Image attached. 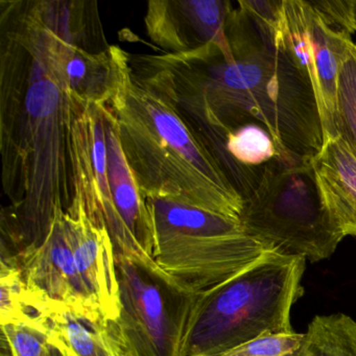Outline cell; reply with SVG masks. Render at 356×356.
Here are the masks:
<instances>
[{"label":"cell","instance_id":"obj_1","mask_svg":"<svg viewBox=\"0 0 356 356\" xmlns=\"http://www.w3.org/2000/svg\"><path fill=\"white\" fill-rule=\"evenodd\" d=\"M236 6L227 26L234 59L207 45L180 55H131L133 72L178 108L216 155L229 133L257 124L272 135L277 159L309 162L324 145L316 97L279 38Z\"/></svg>","mask_w":356,"mask_h":356},{"label":"cell","instance_id":"obj_2","mask_svg":"<svg viewBox=\"0 0 356 356\" xmlns=\"http://www.w3.org/2000/svg\"><path fill=\"white\" fill-rule=\"evenodd\" d=\"M0 26V151L11 202L3 232L22 251L38 245L72 203L74 97L40 1H1Z\"/></svg>","mask_w":356,"mask_h":356},{"label":"cell","instance_id":"obj_3","mask_svg":"<svg viewBox=\"0 0 356 356\" xmlns=\"http://www.w3.org/2000/svg\"><path fill=\"white\" fill-rule=\"evenodd\" d=\"M107 107L145 199L168 200L241 220L245 200L202 135L178 108L133 72L129 54L112 45Z\"/></svg>","mask_w":356,"mask_h":356},{"label":"cell","instance_id":"obj_4","mask_svg":"<svg viewBox=\"0 0 356 356\" xmlns=\"http://www.w3.org/2000/svg\"><path fill=\"white\" fill-rule=\"evenodd\" d=\"M306 262L266 251L224 282L191 293L181 356H218L264 335L295 332L291 309L303 293Z\"/></svg>","mask_w":356,"mask_h":356},{"label":"cell","instance_id":"obj_5","mask_svg":"<svg viewBox=\"0 0 356 356\" xmlns=\"http://www.w3.org/2000/svg\"><path fill=\"white\" fill-rule=\"evenodd\" d=\"M147 200L156 264L183 293L220 284L268 251L245 234L241 220L168 200Z\"/></svg>","mask_w":356,"mask_h":356},{"label":"cell","instance_id":"obj_6","mask_svg":"<svg viewBox=\"0 0 356 356\" xmlns=\"http://www.w3.org/2000/svg\"><path fill=\"white\" fill-rule=\"evenodd\" d=\"M241 224L268 251L312 264L330 258L346 237L318 195L310 161L291 164L276 158L266 164L245 201Z\"/></svg>","mask_w":356,"mask_h":356},{"label":"cell","instance_id":"obj_7","mask_svg":"<svg viewBox=\"0 0 356 356\" xmlns=\"http://www.w3.org/2000/svg\"><path fill=\"white\" fill-rule=\"evenodd\" d=\"M116 264L120 310L107 330L118 356H181L191 293L132 262Z\"/></svg>","mask_w":356,"mask_h":356},{"label":"cell","instance_id":"obj_8","mask_svg":"<svg viewBox=\"0 0 356 356\" xmlns=\"http://www.w3.org/2000/svg\"><path fill=\"white\" fill-rule=\"evenodd\" d=\"M279 40L316 97L324 141L337 136V80L352 38L329 29L309 1L284 0Z\"/></svg>","mask_w":356,"mask_h":356},{"label":"cell","instance_id":"obj_9","mask_svg":"<svg viewBox=\"0 0 356 356\" xmlns=\"http://www.w3.org/2000/svg\"><path fill=\"white\" fill-rule=\"evenodd\" d=\"M65 213L54 220L45 238L16 253L37 314L49 320L58 312L102 318L87 293L74 264ZM105 321V320H104Z\"/></svg>","mask_w":356,"mask_h":356},{"label":"cell","instance_id":"obj_10","mask_svg":"<svg viewBox=\"0 0 356 356\" xmlns=\"http://www.w3.org/2000/svg\"><path fill=\"white\" fill-rule=\"evenodd\" d=\"M232 8L222 0H152L145 18L147 36L164 54L180 55L216 45L226 59L233 60L227 32Z\"/></svg>","mask_w":356,"mask_h":356},{"label":"cell","instance_id":"obj_11","mask_svg":"<svg viewBox=\"0 0 356 356\" xmlns=\"http://www.w3.org/2000/svg\"><path fill=\"white\" fill-rule=\"evenodd\" d=\"M74 264L91 301L106 322L120 310V280L113 243L107 229L93 222L78 200L66 210Z\"/></svg>","mask_w":356,"mask_h":356},{"label":"cell","instance_id":"obj_12","mask_svg":"<svg viewBox=\"0 0 356 356\" xmlns=\"http://www.w3.org/2000/svg\"><path fill=\"white\" fill-rule=\"evenodd\" d=\"M318 195L345 236L356 237V153L343 137L326 139L310 160Z\"/></svg>","mask_w":356,"mask_h":356},{"label":"cell","instance_id":"obj_13","mask_svg":"<svg viewBox=\"0 0 356 356\" xmlns=\"http://www.w3.org/2000/svg\"><path fill=\"white\" fill-rule=\"evenodd\" d=\"M56 34L59 40L60 63L72 97L85 103L107 105L113 79L112 45L106 51H92Z\"/></svg>","mask_w":356,"mask_h":356},{"label":"cell","instance_id":"obj_14","mask_svg":"<svg viewBox=\"0 0 356 356\" xmlns=\"http://www.w3.org/2000/svg\"><path fill=\"white\" fill-rule=\"evenodd\" d=\"M49 320L51 330L67 346L72 356H118L106 321L68 310L55 312Z\"/></svg>","mask_w":356,"mask_h":356},{"label":"cell","instance_id":"obj_15","mask_svg":"<svg viewBox=\"0 0 356 356\" xmlns=\"http://www.w3.org/2000/svg\"><path fill=\"white\" fill-rule=\"evenodd\" d=\"M296 356H356V321L345 314L314 316Z\"/></svg>","mask_w":356,"mask_h":356},{"label":"cell","instance_id":"obj_16","mask_svg":"<svg viewBox=\"0 0 356 356\" xmlns=\"http://www.w3.org/2000/svg\"><path fill=\"white\" fill-rule=\"evenodd\" d=\"M0 323L7 324H38L49 322L35 310L29 293L22 266L15 256L3 255L0 270Z\"/></svg>","mask_w":356,"mask_h":356},{"label":"cell","instance_id":"obj_17","mask_svg":"<svg viewBox=\"0 0 356 356\" xmlns=\"http://www.w3.org/2000/svg\"><path fill=\"white\" fill-rule=\"evenodd\" d=\"M337 134L356 153V43H352L339 68L337 92Z\"/></svg>","mask_w":356,"mask_h":356},{"label":"cell","instance_id":"obj_18","mask_svg":"<svg viewBox=\"0 0 356 356\" xmlns=\"http://www.w3.org/2000/svg\"><path fill=\"white\" fill-rule=\"evenodd\" d=\"M8 356H47L55 334L49 322L1 325Z\"/></svg>","mask_w":356,"mask_h":356},{"label":"cell","instance_id":"obj_19","mask_svg":"<svg viewBox=\"0 0 356 356\" xmlns=\"http://www.w3.org/2000/svg\"><path fill=\"white\" fill-rule=\"evenodd\" d=\"M304 333L270 334L258 337L218 356H296Z\"/></svg>","mask_w":356,"mask_h":356},{"label":"cell","instance_id":"obj_20","mask_svg":"<svg viewBox=\"0 0 356 356\" xmlns=\"http://www.w3.org/2000/svg\"><path fill=\"white\" fill-rule=\"evenodd\" d=\"M309 3L329 29L349 38L355 34V0H321Z\"/></svg>","mask_w":356,"mask_h":356},{"label":"cell","instance_id":"obj_21","mask_svg":"<svg viewBox=\"0 0 356 356\" xmlns=\"http://www.w3.org/2000/svg\"><path fill=\"white\" fill-rule=\"evenodd\" d=\"M55 334V333H54ZM47 356H72L68 350L67 346L59 339L56 337L54 339V343H51V349H49V355Z\"/></svg>","mask_w":356,"mask_h":356}]
</instances>
